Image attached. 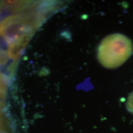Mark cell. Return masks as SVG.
Instances as JSON below:
<instances>
[{"mask_svg":"<svg viewBox=\"0 0 133 133\" xmlns=\"http://www.w3.org/2000/svg\"><path fill=\"white\" fill-rule=\"evenodd\" d=\"M39 4L36 2L29 11L8 16L0 21V37L10 45L26 35L33 34L47 17L48 13L56 8L52 2Z\"/></svg>","mask_w":133,"mask_h":133,"instance_id":"1","label":"cell"},{"mask_svg":"<svg viewBox=\"0 0 133 133\" xmlns=\"http://www.w3.org/2000/svg\"><path fill=\"white\" fill-rule=\"evenodd\" d=\"M133 54V43L129 37L119 33L105 36L97 49L100 64L109 69H115L124 64Z\"/></svg>","mask_w":133,"mask_h":133,"instance_id":"2","label":"cell"},{"mask_svg":"<svg viewBox=\"0 0 133 133\" xmlns=\"http://www.w3.org/2000/svg\"><path fill=\"white\" fill-rule=\"evenodd\" d=\"M33 35V33L26 35L17 41L9 45L7 53L8 57L15 61L17 60L25 49Z\"/></svg>","mask_w":133,"mask_h":133,"instance_id":"3","label":"cell"},{"mask_svg":"<svg viewBox=\"0 0 133 133\" xmlns=\"http://www.w3.org/2000/svg\"><path fill=\"white\" fill-rule=\"evenodd\" d=\"M35 3L32 1H0V9L17 12L30 8Z\"/></svg>","mask_w":133,"mask_h":133,"instance_id":"4","label":"cell"},{"mask_svg":"<svg viewBox=\"0 0 133 133\" xmlns=\"http://www.w3.org/2000/svg\"><path fill=\"white\" fill-rule=\"evenodd\" d=\"M7 91V80L0 71V97L5 96Z\"/></svg>","mask_w":133,"mask_h":133,"instance_id":"5","label":"cell"},{"mask_svg":"<svg viewBox=\"0 0 133 133\" xmlns=\"http://www.w3.org/2000/svg\"><path fill=\"white\" fill-rule=\"evenodd\" d=\"M7 55L4 52L0 51V65L6 64L7 62Z\"/></svg>","mask_w":133,"mask_h":133,"instance_id":"6","label":"cell"},{"mask_svg":"<svg viewBox=\"0 0 133 133\" xmlns=\"http://www.w3.org/2000/svg\"><path fill=\"white\" fill-rule=\"evenodd\" d=\"M0 133H5L4 129H0Z\"/></svg>","mask_w":133,"mask_h":133,"instance_id":"7","label":"cell"}]
</instances>
